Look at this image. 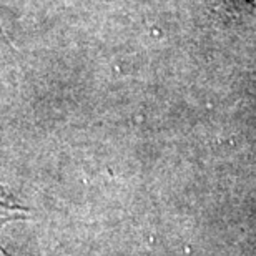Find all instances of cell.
I'll list each match as a JSON object with an SVG mask.
<instances>
[{
    "label": "cell",
    "instance_id": "cell-1",
    "mask_svg": "<svg viewBox=\"0 0 256 256\" xmlns=\"http://www.w3.org/2000/svg\"><path fill=\"white\" fill-rule=\"evenodd\" d=\"M27 213H28V210L22 206V204H18V202H15L7 188H4L0 185V228H2L5 223L14 222V220L27 218L25 216Z\"/></svg>",
    "mask_w": 256,
    "mask_h": 256
},
{
    "label": "cell",
    "instance_id": "cell-2",
    "mask_svg": "<svg viewBox=\"0 0 256 256\" xmlns=\"http://www.w3.org/2000/svg\"><path fill=\"white\" fill-rule=\"evenodd\" d=\"M230 2H232V5H234V7L243 8V7H246V5H253L256 0H230Z\"/></svg>",
    "mask_w": 256,
    "mask_h": 256
},
{
    "label": "cell",
    "instance_id": "cell-3",
    "mask_svg": "<svg viewBox=\"0 0 256 256\" xmlns=\"http://www.w3.org/2000/svg\"><path fill=\"white\" fill-rule=\"evenodd\" d=\"M5 44V37H4V32H2V27H0V48H2V45Z\"/></svg>",
    "mask_w": 256,
    "mask_h": 256
}]
</instances>
